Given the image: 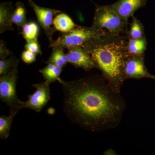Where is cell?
Returning <instances> with one entry per match:
<instances>
[{
	"label": "cell",
	"mask_w": 155,
	"mask_h": 155,
	"mask_svg": "<svg viewBox=\"0 0 155 155\" xmlns=\"http://www.w3.org/2000/svg\"><path fill=\"white\" fill-rule=\"evenodd\" d=\"M75 22L67 14L60 13L56 16L53 21V25L56 30L67 32L76 26Z\"/></svg>",
	"instance_id": "obj_14"
},
{
	"label": "cell",
	"mask_w": 155,
	"mask_h": 155,
	"mask_svg": "<svg viewBox=\"0 0 155 155\" xmlns=\"http://www.w3.org/2000/svg\"><path fill=\"white\" fill-rule=\"evenodd\" d=\"M19 60L13 54L9 58L0 61V75H5L15 67H18Z\"/></svg>",
	"instance_id": "obj_20"
},
{
	"label": "cell",
	"mask_w": 155,
	"mask_h": 155,
	"mask_svg": "<svg viewBox=\"0 0 155 155\" xmlns=\"http://www.w3.org/2000/svg\"><path fill=\"white\" fill-rule=\"evenodd\" d=\"M13 24H16L18 28H22L27 23L26 11L25 6L22 3L18 2L14 10L11 19Z\"/></svg>",
	"instance_id": "obj_16"
},
{
	"label": "cell",
	"mask_w": 155,
	"mask_h": 155,
	"mask_svg": "<svg viewBox=\"0 0 155 155\" xmlns=\"http://www.w3.org/2000/svg\"><path fill=\"white\" fill-rule=\"evenodd\" d=\"M61 67L53 64H48L47 66L44 69L39 70V72L42 75L45 80V82L50 85V84L56 81L61 83L63 80L61 79L60 75L62 71Z\"/></svg>",
	"instance_id": "obj_13"
},
{
	"label": "cell",
	"mask_w": 155,
	"mask_h": 155,
	"mask_svg": "<svg viewBox=\"0 0 155 155\" xmlns=\"http://www.w3.org/2000/svg\"><path fill=\"white\" fill-rule=\"evenodd\" d=\"M127 42L125 34L107 31L81 46L91 55L97 68L101 71L110 85L119 92L125 80L124 68L129 56Z\"/></svg>",
	"instance_id": "obj_2"
},
{
	"label": "cell",
	"mask_w": 155,
	"mask_h": 155,
	"mask_svg": "<svg viewBox=\"0 0 155 155\" xmlns=\"http://www.w3.org/2000/svg\"><path fill=\"white\" fill-rule=\"evenodd\" d=\"M25 48V50L30 51L35 54L41 55L42 54L40 45L39 44L38 40L26 43Z\"/></svg>",
	"instance_id": "obj_21"
},
{
	"label": "cell",
	"mask_w": 155,
	"mask_h": 155,
	"mask_svg": "<svg viewBox=\"0 0 155 155\" xmlns=\"http://www.w3.org/2000/svg\"><path fill=\"white\" fill-rule=\"evenodd\" d=\"M36 54L30 51L25 50L22 53L21 58L24 63L31 64L36 61Z\"/></svg>",
	"instance_id": "obj_22"
},
{
	"label": "cell",
	"mask_w": 155,
	"mask_h": 155,
	"mask_svg": "<svg viewBox=\"0 0 155 155\" xmlns=\"http://www.w3.org/2000/svg\"><path fill=\"white\" fill-rule=\"evenodd\" d=\"M104 155H117V153L112 149H109L106 150L104 153Z\"/></svg>",
	"instance_id": "obj_24"
},
{
	"label": "cell",
	"mask_w": 155,
	"mask_h": 155,
	"mask_svg": "<svg viewBox=\"0 0 155 155\" xmlns=\"http://www.w3.org/2000/svg\"><path fill=\"white\" fill-rule=\"evenodd\" d=\"M124 74L125 80L129 78L155 79V75L148 71L144 62V56L129 55L125 62Z\"/></svg>",
	"instance_id": "obj_7"
},
{
	"label": "cell",
	"mask_w": 155,
	"mask_h": 155,
	"mask_svg": "<svg viewBox=\"0 0 155 155\" xmlns=\"http://www.w3.org/2000/svg\"><path fill=\"white\" fill-rule=\"evenodd\" d=\"M108 31L98 29L93 26L86 27L76 25L74 28L62 33L57 40L50 44V48L59 47L67 48L80 46L105 34Z\"/></svg>",
	"instance_id": "obj_3"
},
{
	"label": "cell",
	"mask_w": 155,
	"mask_h": 155,
	"mask_svg": "<svg viewBox=\"0 0 155 155\" xmlns=\"http://www.w3.org/2000/svg\"><path fill=\"white\" fill-rule=\"evenodd\" d=\"M92 26L114 34H125L128 31L121 17L110 5L96 6Z\"/></svg>",
	"instance_id": "obj_5"
},
{
	"label": "cell",
	"mask_w": 155,
	"mask_h": 155,
	"mask_svg": "<svg viewBox=\"0 0 155 155\" xmlns=\"http://www.w3.org/2000/svg\"><path fill=\"white\" fill-rule=\"evenodd\" d=\"M68 62L67 54L64 52V48L56 47L53 48V51L50 58L46 62L47 64H53L63 68Z\"/></svg>",
	"instance_id": "obj_15"
},
{
	"label": "cell",
	"mask_w": 155,
	"mask_h": 155,
	"mask_svg": "<svg viewBox=\"0 0 155 155\" xmlns=\"http://www.w3.org/2000/svg\"><path fill=\"white\" fill-rule=\"evenodd\" d=\"M22 29L21 34L27 42L38 40L39 28L36 22L33 21L27 22Z\"/></svg>",
	"instance_id": "obj_18"
},
{
	"label": "cell",
	"mask_w": 155,
	"mask_h": 155,
	"mask_svg": "<svg viewBox=\"0 0 155 155\" xmlns=\"http://www.w3.org/2000/svg\"><path fill=\"white\" fill-rule=\"evenodd\" d=\"M68 62L76 68H81L88 71L97 68L96 64L91 55L80 46L68 48Z\"/></svg>",
	"instance_id": "obj_9"
},
{
	"label": "cell",
	"mask_w": 155,
	"mask_h": 155,
	"mask_svg": "<svg viewBox=\"0 0 155 155\" xmlns=\"http://www.w3.org/2000/svg\"><path fill=\"white\" fill-rule=\"evenodd\" d=\"M147 0H119L110 6L119 15L127 29L128 19L132 17L135 11L143 8Z\"/></svg>",
	"instance_id": "obj_10"
},
{
	"label": "cell",
	"mask_w": 155,
	"mask_h": 155,
	"mask_svg": "<svg viewBox=\"0 0 155 155\" xmlns=\"http://www.w3.org/2000/svg\"><path fill=\"white\" fill-rule=\"evenodd\" d=\"M130 24V30L125 33L127 39L140 38L145 36L144 27L141 22L136 17L133 16Z\"/></svg>",
	"instance_id": "obj_17"
},
{
	"label": "cell",
	"mask_w": 155,
	"mask_h": 155,
	"mask_svg": "<svg viewBox=\"0 0 155 155\" xmlns=\"http://www.w3.org/2000/svg\"><path fill=\"white\" fill-rule=\"evenodd\" d=\"M29 5L33 9L39 24L43 28L50 43L52 42L53 35L56 29L53 26V18L61 13V11L55 9L43 8L37 5L32 0H28Z\"/></svg>",
	"instance_id": "obj_6"
},
{
	"label": "cell",
	"mask_w": 155,
	"mask_h": 155,
	"mask_svg": "<svg viewBox=\"0 0 155 155\" xmlns=\"http://www.w3.org/2000/svg\"><path fill=\"white\" fill-rule=\"evenodd\" d=\"M64 112L75 124L92 132L119 126L126 104L104 75L64 81Z\"/></svg>",
	"instance_id": "obj_1"
},
{
	"label": "cell",
	"mask_w": 155,
	"mask_h": 155,
	"mask_svg": "<svg viewBox=\"0 0 155 155\" xmlns=\"http://www.w3.org/2000/svg\"><path fill=\"white\" fill-rule=\"evenodd\" d=\"M13 54L7 48L6 42L1 40L0 41V59L1 60L8 58Z\"/></svg>",
	"instance_id": "obj_23"
},
{
	"label": "cell",
	"mask_w": 155,
	"mask_h": 155,
	"mask_svg": "<svg viewBox=\"0 0 155 155\" xmlns=\"http://www.w3.org/2000/svg\"><path fill=\"white\" fill-rule=\"evenodd\" d=\"M32 86L36 89V91L28 96V101L24 102L23 107L39 113L51 99L49 85L45 81L34 84Z\"/></svg>",
	"instance_id": "obj_8"
},
{
	"label": "cell",
	"mask_w": 155,
	"mask_h": 155,
	"mask_svg": "<svg viewBox=\"0 0 155 155\" xmlns=\"http://www.w3.org/2000/svg\"><path fill=\"white\" fill-rule=\"evenodd\" d=\"M14 117V116L10 114L8 116H2L0 117L1 139L6 140L8 137Z\"/></svg>",
	"instance_id": "obj_19"
},
{
	"label": "cell",
	"mask_w": 155,
	"mask_h": 155,
	"mask_svg": "<svg viewBox=\"0 0 155 155\" xmlns=\"http://www.w3.org/2000/svg\"><path fill=\"white\" fill-rule=\"evenodd\" d=\"M18 67L0 77V98L8 106L10 115L14 116L20 109L24 108V102L18 99L16 91Z\"/></svg>",
	"instance_id": "obj_4"
},
{
	"label": "cell",
	"mask_w": 155,
	"mask_h": 155,
	"mask_svg": "<svg viewBox=\"0 0 155 155\" xmlns=\"http://www.w3.org/2000/svg\"><path fill=\"white\" fill-rule=\"evenodd\" d=\"M147 45V42L145 36L140 38L127 39V53L129 55L144 56Z\"/></svg>",
	"instance_id": "obj_12"
},
{
	"label": "cell",
	"mask_w": 155,
	"mask_h": 155,
	"mask_svg": "<svg viewBox=\"0 0 155 155\" xmlns=\"http://www.w3.org/2000/svg\"><path fill=\"white\" fill-rule=\"evenodd\" d=\"M14 10L9 3H1L0 5V33L14 29L11 21Z\"/></svg>",
	"instance_id": "obj_11"
}]
</instances>
